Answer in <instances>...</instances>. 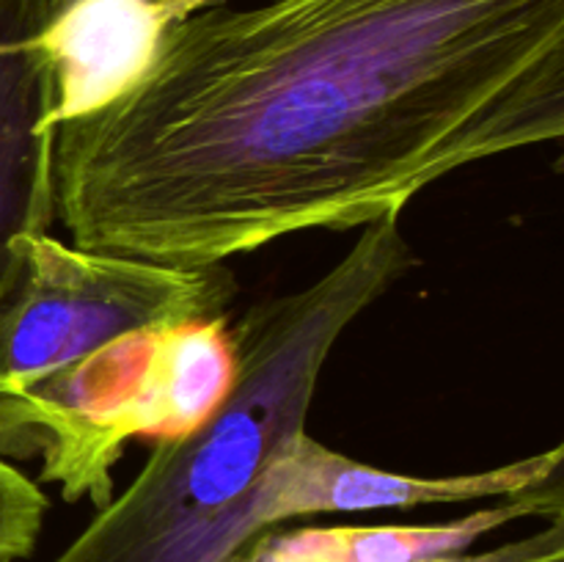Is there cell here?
I'll return each instance as SVG.
<instances>
[{
  "instance_id": "6da1fadb",
  "label": "cell",
  "mask_w": 564,
  "mask_h": 562,
  "mask_svg": "<svg viewBox=\"0 0 564 562\" xmlns=\"http://www.w3.org/2000/svg\"><path fill=\"white\" fill-rule=\"evenodd\" d=\"M564 136V0H270L171 22L55 130L77 248L209 268L402 215L466 165Z\"/></svg>"
},
{
  "instance_id": "277c9868",
  "label": "cell",
  "mask_w": 564,
  "mask_h": 562,
  "mask_svg": "<svg viewBox=\"0 0 564 562\" xmlns=\"http://www.w3.org/2000/svg\"><path fill=\"white\" fill-rule=\"evenodd\" d=\"M22 273L0 306V395L135 331L226 317L235 275L86 251L55 237L20 240Z\"/></svg>"
},
{
  "instance_id": "30bf717a",
  "label": "cell",
  "mask_w": 564,
  "mask_h": 562,
  "mask_svg": "<svg viewBox=\"0 0 564 562\" xmlns=\"http://www.w3.org/2000/svg\"><path fill=\"white\" fill-rule=\"evenodd\" d=\"M427 562H564V516L545 521L543 529L488 551H463Z\"/></svg>"
},
{
  "instance_id": "8992f818",
  "label": "cell",
  "mask_w": 564,
  "mask_h": 562,
  "mask_svg": "<svg viewBox=\"0 0 564 562\" xmlns=\"http://www.w3.org/2000/svg\"><path fill=\"white\" fill-rule=\"evenodd\" d=\"M55 0H0V306L22 273L20 240L55 220L58 75L47 47Z\"/></svg>"
},
{
  "instance_id": "3957f363",
  "label": "cell",
  "mask_w": 564,
  "mask_h": 562,
  "mask_svg": "<svg viewBox=\"0 0 564 562\" xmlns=\"http://www.w3.org/2000/svg\"><path fill=\"white\" fill-rule=\"evenodd\" d=\"M231 375L226 317L135 331L0 395V457H42L64 501L105 507L124 446L198 428Z\"/></svg>"
},
{
  "instance_id": "7a4b0ae2",
  "label": "cell",
  "mask_w": 564,
  "mask_h": 562,
  "mask_svg": "<svg viewBox=\"0 0 564 562\" xmlns=\"http://www.w3.org/2000/svg\"><path fill=\"white\" fill-rule=\"evenodd\" d=\"M413 264L400 215H389L314 284L248 309L229 328L235 375L220 406L154 441L130 488L53 562H229L257 538L253 494L279 446L306 430L334 345Z\"/></svg>"
},
{
  "instance_id": "8fae6325",
  "label": "cell",
  "mask_w": 564,
  "mask_h": 562,
  "mask_svg": "<svg viewBox=\"0 0 564 562\" xmlns=\"http://www.w3.org/2000/svg\"><path fill=\"white\" fill-rule=\"evenodd\" d=\"M154 3L163 9V14L169 17L171 22L182 20V17H191L196 11L209 9V6H224L226 0H154Z\"/></svg>"
},
{
  "instance_id": "5b68a950",
  "label": "cell",
  "mask_w": 564,
  "mask_h": 562,
  "mask_svg": "<svg viewBox=\"0 0 564 562\" xmlns=\"http://www.w3.org/2000/svg\"><path fill=\"white\" fill-rule=\"evenodd\" d=\"M564 450L549 452L457 477H413L383 472L334 452L301 430L279 446L270 461L251 505L253 529L281 527L295 518L325 512L413 510L433 505H466V501L505 499L538 485L562 479Z\"/></svg>"
},
{
  "instance_id": "52a82bcc",
  "label": "cell",
  "mask_w": 564,
  "mask_h": 562,
  "mask_svg": "<svg viewBox=\"0 0 564 562\" xmlns=\"http://www.w3.org/2000/svg\"><path fill=\"white\" fill-rule=\"evenodd\" d=\"M562 479L505 496L444 523H339L264 529L229 562H427L471 551L479 540L527 518H562Z\"/></svg>"
},
{
  "instance_id": "9c48e42d",
  "label": "cell",
  "mask_w": 564,
  "mask_h": 562,
  "mask_svg": "<svg viewBox=\"0 0 564 562\" xmlns=\"http://www.w3.org/2000/svg\"><path fill=\"white\" fill-rule=\"evenodd\" d=\"M47 496L0 457V562L25 560L42 532Z\"/></svg>"
},
{
  "instance_id": "ba28073f",
  "label": "cell",
  "mask_w": 564,
  "mask_h": 562,
  "mask_svg": "<svg viewBox=\"0 0 564 562\" xmlns=\"http://www.w3.org/2000/svg\"><path fill=\"white\" fill-rule=\"evenodd\" d=\"M169 25L154 0H55L44 39L58 75V125L124 91Z\"/></svg>"
}]
</instances>
